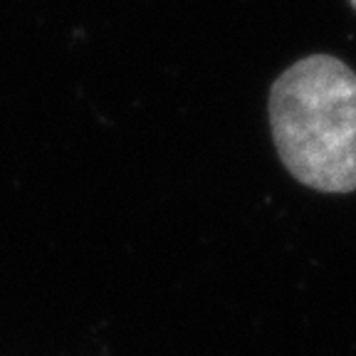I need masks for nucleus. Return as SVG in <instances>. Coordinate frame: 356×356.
I'll list each match as a JSON object with an SVG mask.
<instances>
[{
	"label": "nucleus",
	"mask_w": 356,
	"mask_h": 356,
	"mask_svg": "<svg viewBox=\"0 0 356 356\" xmlns=\"http://www.w3.org/2000/svg\"><path fill=\"white\" fill-rule=\"evenodd\" d=\"M351 6H354V10H356V0H351Z\"/></svg>",
	"instance_id": "obj_2"
},
{
	"label": "nucleus",
	"mask_w": 356,
	"mask_h": 356,
	"mask_svg": "<svg viewBox=\"0 0 356 356\" xmlns=\"http://www.w3.org/2000/svg\"><path fill=\"white\" fill-rule=\"evenodd\" d=\"M270 124L287 171L322 193L356 191V74L337 57L312 55L270 92Z\"/></svg>",
	"instance_id": "obj_1"
}]
</instances>
